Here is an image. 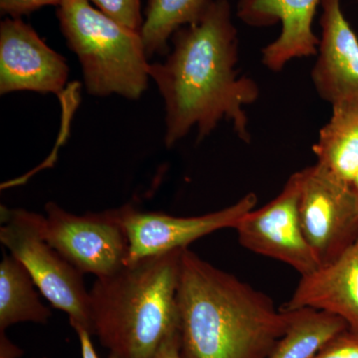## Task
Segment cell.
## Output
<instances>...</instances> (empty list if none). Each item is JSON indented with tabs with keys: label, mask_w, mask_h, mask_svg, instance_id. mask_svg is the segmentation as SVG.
Here are the masks:
<instances>
[{
	"label": "cell",
	"mask_w": 358,
	"mask_h": 358,
	"mask_svg": "<svg viewBox=\"0 0 358 358\" xmlns=\"http://www.w3.org/2000/svg\"><path fill=\"white\" fill-rule=\"evenodd\" d=\"M239 35L229 0H214L200 20L181 27L162 62L150 63L166 110L164 145L173 148L196 129L199 140L227 122L251 141L247 108L260 96L255 80L242 74Z\"/></svg>",
	"instance_id": "1"
},
{
	"label": "cell",
	"mask_w": 358,
	"mask_h": 358,
	"mask_svg": "<svg viewBox=\"0 0 358 358\" xmlns=\"http://www.w3.org/2000/svg\"><path fill=\"white\" fill-rule=\"evenodd\" d=\"M355 2H357V8H358V0H355Z\"/></svg>",
	"instance_id": "25"
},
{
	"label": "cell",
	"mask_w": 358,
	"mask_h": 358,
	"mask_svg": "<svg viewBox=\"0 0 358 358\" xmlns=\"http://www.w3.org/2000/svg\"><path fill=\"white\" fill-rule=\"evenodd\" d=\"M72 327L79 339L82 358H99L95 346L92 343V334L84 327L80 326H73Z\"/></svg>",
	"instance_id": "22"
},
{
	"label": "cell",
	"mask_w": 358,
	"mask_h": 358,
	"mask_svg": "<svg viewBox=\"0 0 358 358\" xmlns=\"http://www.w3.org/2000/svg\"><path fill=\"white\" fill-rule=\"evenodd\" d=\"M313 152L327 176L352 187L358 173V99L331 106Z\"/></svg>",
	"instance_id": "14"
},
{
	"label": "cell",
	"mask_w": 358,
	"mask_h": 358,
	"mask_svg": "<svg viewBox=\"0 0 358 358\" xmlns=\"http://www.w3.org/2000/svg\"><path fill=\"white\" fill-rule=\"evenodd\" d=\"M69 66L22 18L0 23V94L30 91L60 95Z\"/></svg>",
	"instance_id": "10"
},
{
	"label": "cell",
	"mask_w": 358,
	"mask_h": 358,
	"mask_svg": "<svg viewBox=\"0 0 358 358\" xmlns=\"http://www.w3.org/2000/svg\"><path fill=\"white\" fill-rule=\"evenodd\" d=\"M348 329L345 320L333 313L310 308L292 310L288 329L268 358H313Z\"/></svg>",
	"instance_id": "16"
},
{
	"label": "cell",
	"mask_w": 358,
	"mask_h": 358,
	"mask_svg": "<svg viewBox=\"0 0 358 358\" xmlns=\"http://www.w3.org/2000/svg\"><path fill=\"white\" fill-rule=\"evenodd\" d=\"M45 214L35 213L40 234L80 272L102 278L126 266L129 239L122 207L77 215L51 201Z\"/></svg>",
	"instance_id": "6"
},
{
	"label": "cell",
	"mask_w": 358,
	"mask_h": 358,
	"mask_svg": "<svg viewBox=\"0 0 358 358\" xmlns=\"http://www.w3.org/2000/svg\"><path fill=\"white\" fill-rule=\"evenodd\" d=\"M313 358H358V333L350 329L341 331Z\"/></svg>",
	"instance_id": "19"
},
{
	"label": "cell",
	"mask_w": 358,
	"mask_h": 358,
	"mask_svg": "<svg viewBox=\"0 0 358 358\" xmlns=\"http://www.w3.org/2000/svg\"><path fill=\"white\" fill-rule=\"evenodd\" d=\"M214 0H148L141 34L148 58L166 56L174 33L200 20Z\"/></svg>",
	"instance_id": "17"
},
{
	"label": "cell",
	"mask_w": 358,
	"mask_h": 358,
	"mask_svg": "<svg viewBox=\"0 0 358 358\" xmlns=\"http://www.w3.org/2000/svg\"><path fill=\"white\" fill-rule=\"evenodd\" d=\"M282 310L310 308L341 317L358 333V239L338 260L301 275Z\"/></svg>",
	"instance_id": "13"
},
{
	"label": "cell",
	"mask_w": 358,
	"mask_h": 358,
	"mask_svg": "<svg viewBox=\"0 0 358 358\" xmlns=\"http://www.w3.org/2000/svg\"><path fill=\"white\" fill-rule=\"evenodd\" d=\"M22 355V350L7 338L6 331H0V358H20Z\"/></svg>",
	"instance_id": "23"
},
{
	"label": "cell",
	"mask_w": 358,
	"mask_h": 358,
	"mask_svg": "<svg viewBox=\"0 0 358 358\" xmlns=\"http://www.w3.org/2000/svg\"><path fill=\"white\" fill-rule=\"evenodd\" d=\"M0 242L26 268L35 286L54 308L67 313L70 326L94 336L91 296L83 273L40 234L35 212L1 206Z\"/></svg>",
	"instance_id": "5"
},
{
	"label": "cell",
	"mask_w": 358,
	"mask_h": 358,
	"mask_svg": "<svg viewBox=\"0 0 358 358\" xmlns=\"http://www.w3.org/2000/svg\"><path fill=\"white\" fill-rule=\"evenodd\" d=\"M178 308L182 358H268L292 319L267 294L188 248Z\"/></svg>",
	"instance_id": "2"
},
{
	"label": "cell",
	"mask_w": 358,
	"mask_h": 358,
	"mask_svg": "<svg viewBox=\"0 0 358 358\" xmlns=\"http://www.w3.org/2000/svg\"><path fill=\"white\" fill-rule=\"evenodd\" d=\"M320 6V0H238L236 15L250 27L281 26L277 38L261 50L264 67L279 73L292 61L317 54L313 22Z\"/></svg>",
	"instance_id": "11"
},
{
	"label": "cell",
	"mask_w": 358,
	"mask_h": 358,
	"mask_svg": "<svg viewBox=\"0 0 358 358\" xmlns=\"http://www.w3.org/2000/svg\"><path fill=\"white\" fill-rule=\"evenodd\" d=\"M99 10L131 29L140 31L143 24L141 0H88Z\"/></svg>",
	"instance_id": "18"
},
{
	"label": "cell",
	"mask_w": 358,
	"mask_h": 358,
	"mask_svg": "<svg viewBox=\"0 0 358 358\" xmlns=\"http://www.w3.org/2000/svg\"><path fill=\"white\" fill-rule=\"evenodd\" d=\"M257 203L255 193L249 192L220 210L188 217L143 212L133 205H124L122 206V219L129 239L126 266L148 257L187 248L192 242L216 231L234 229L238 220L256 208Z\"/></svg>",
	"instance_id": "9"
},
{
	"label": "cell",
	"mask_w": 358,
	"mask_h": 358,
	"mask_svg": "<svg viewBox=\"0 0 358 358\" xmlns=\"http://www.w3.org/2000/svg\"><path fill=\"white\" fill-rule=\"evenodd\" d=\"M63 0H0L2 15L21 18L46 6H59Z\"/></svg>",
	"instance_id": "20"
},
{
	"label": "cell",
	"mask_w": 358,
	"mask_h": 358,
	"mask_svg": "<svg viewBox=\"0 0 358 358\" xmlns=\"http://www.w3.org/2000/svg\"><path fill=\"white\" fill-rule=\"evenodd\" d=\"M352 190L353 194H355V199H357V201L358 203V173H357V178H355V180H353V182L352 185Z\"/></svg>",
	"instance_id": "24"
},
{
	"label": "cell",
	"mask_w": 358,
	"mask_h": 358,
	"mask_svg": "<svg viewBox=\"0 0 358 358\" xmlns=\"http://www.w3.org/2000/svg\"><path fill=\"white\" fill-rule=\"evenodd\" d=\"M320 34L310 79L317 96L331 106L358 99V36L341 0H320Z\"/></svg>",
	"instance_id": "12"
},
{
	"label": "cell",
	"mask_w": 358,
	"mask_h": 358,
	"mask_svg": "<svg viewBox=\"0 0 358 358\" xmlns=\"http://www.w3.org/2000/svg\"><path fill=\"white\" fill-rule=\"evenodd\" d=\"M108 358L117 357L115 355H109ZM154 358H182L180 355V341H179L178 329L167 336Z\"/></svg>",
	"instance_id": "21"
},
{
	"label": "cell",
	"mask_w": 358,
	"mask_h": 358,
	"mask_svg": "<svg viewBox=\"0 0 358 358\" xmlns=\"http://www.w3.org/2000/svg\"><path fill=\"white\" fill-rule=\"evenodd\" d=\"M31 275L10 253L0 262V331L21 322L46 324L52 313L40 301Z\"/></svg>",
	"instance_id": "15"
},
{
	"label": "cell",
	"mask_w": 358,
	"mask_h": 358,
	"mask_svg": "<svg viewBox=\"0 0 358 358\" xmlns=\"http://www.w3.org/2000/svg\"><path fill=\"white\" fill-rule=\"evenodd\" d=\"M183 249L148 257L96 278L90 291L94 336L109 355L154 358L167 336L178 331Z\"/></svg>",
	"instance_id": "3"
},
{
	"label": "cell",
	"mask_w": 358,
	"mask_h": 358,
	"mask_svg": "<svg viewBox=\"0 0 358 358\" xmlns=\"http://www.w3.org/2000/svg\"><path fill=\"white\" fill-rule=\"evenodd\" d=\"M300 188V174L296 171L274 199L247 212L234 230L245 249L286 264L301 277L319 268L320 264L301 227Z\"/></svg>",
	"instance_id": "8"
},
{
	"label": "cell",
	"mask_w": 358,
	"mask_h": 358,
	"mask_svg": "<svg viewBox=\"0 0 358 358\" xmlns=\"http://www.w3.org/2000/svg\"><path fill=\"white\" fill-rule=\"evenodd\" d=\"M300 217L320 267L338 260L358 239V203L352 187L317 164L299 171Z\"/></svg>",
	"instance_id": "7"
},
{
	"label": "cell",
	"mask_w": 358,
	"mask_h": 358,
	"mask_svg": "<svg viewBox=\"0 0 358 358\" xmlns=\"http://www.w3.org/2000/svg\"><path fill=\"white\" fill-rule=\"evenodd\" d=\"M56 14L68 47L79 59L90 95L128 100L143 95L150 63L140 31L113 20L88 0H63Z\"/></svg>",
	"instance_id": "4"
}]
</instances>
